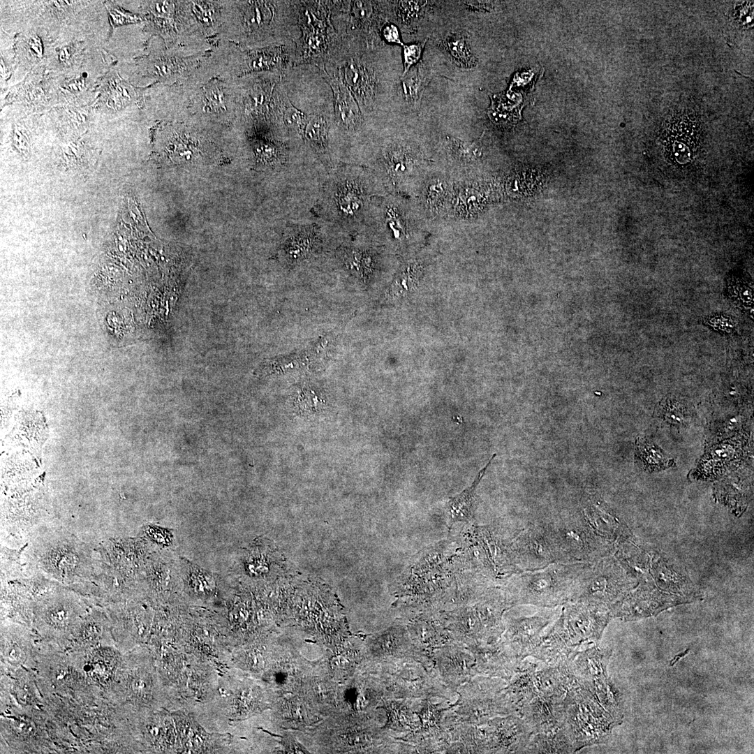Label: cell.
I'll return each instance as SVG.
<instances>
[{
  "mask_svg": "<svg viewBox=\"0 0 754 754\" xmlns=\"http://www.w3.org/2000/svg\"><path fill=\"white\" fill-rule=\"evenodd\" d=\"M572 753L575 750L564 723L554 732L533 733L524 751V753Z\"/></svg>",
  "mask_w": 754,
  "mask_h": 754,
  "instance_id": "ac0fdd59",
  "label": "cell"
},
{
  "mask_svg": "<svg viewBox=\"0 0 754 754\" xmlns=\"http://www.w3.org/2000/svg\"><path fill=\"white\" fill-rule=\"evenodd\" d=\"M496 454H494L487 464L478 472L472 484L457 495L450 498L445 504V511L448 527L456 522L470 523L474 519V503L478 485Z\"/></svg>",
  "mask_w": 754,
  "mask_h": 754,
  "instance_id": "2e32d148",
  "label": "cell"
},
{
  "mask_svg": "<svg viewBox=\"0 0 754 754\" xmlns=\"http://www.w3.org/2000/svg\"><path fill=\"white\" fill-rule=\"evenodd\" d=\"M135 687L138 689H142L145 687L144 681L139 680L135 682Z\"/></svg>",
  "mask_w": 754,
  "mask_h": 754,
  "instance_id": "d590c367",
  "label": "cell"
},
{
  "mask_svg": "<svg viewBox=\"0 0 754 754\" xmlns=\"http://www.w3.org/2000/svg\"><path fill=\"white\" fill-rule=\"evenodd\" d=\"M383 184L360 165L339 163L323 177L312 212L350 236L364 228Z\"/></svg>",
  "mask_w": 754,
  "mask_h": 754,
  "instance_id": "6da1fadb",
  "label": "cell"
},
{
  "mask_svg": "<svg viewBox=\"0 0 754 754\" xmlns=\"http://www.w3.org/2000/svg\"><path fill=\"white\" fill-rule=\"evenodd\" d=\"M512 549L521 572L537 570L552 563H563L544 528L533 526L522 531L512 539Z\"/></svg>",
  "mask_w": 754,
  "mask_h": 754,
  "instance_id": "30bf717a",
  "label": "cell"
},
{
  "mask_svg": "<svg viewBox=\"0 0 754 754\" xmlns=\"http://www.w3.org/2000/svg\"><path fill=\"white\" fill-rule=\"evenodd\" d=\"M586 563H556L512 575L505 591L510 605L552 608L571 602L575 579Z\"/></svg>",
  "mask_w": 754,
  "mask_h": 754,
  "instance_id": "3957f363",
  "label": "cell"
},
{
  "mask_svg": "<svg viewBox=\"0 0 754 754\" xmlns=\"http://www.w3.org/2000/svg\"><path fill=\"white\" fill-rule=\"evenodd\" d=\"M426 1H397L398 17L404 22H408L418 15L421 9L427 4Z\"/></svg>",
  "mask_w": 754,
  "mask_h": 754,
  "instance_id": "f1b7e54d",
  "label": "cell"
},
{
  "mask_svg": "<svg viewBox=\"0 0 754 754\" xmlns=\"http://www.w3.org/2000/svg\"><path fill=\"white\" fill-rule=\"evenodd\" d=\"M309 120L304 133L306 147L327 170L337 163L330 148V132L334 114L333 101L308 114Z\"/></svg>",
  "mask_w": 754,
  "mask_h": 754,
  "instance_id": "7c38bea8",
  "label": "cell"
},
{
  "mask_svg": "<svg viewBox=\"0 0 754 754\" xmlns=\"http://www.w3.org/2000/svg\"><path fill=\"white\" fill-rule=\"evenodd\" d=\"M450 147L452 153L462 160H473L481 155V147L479 142L469 143L451 138L450 140Z\"/></svg>",
  "mask_w": 754,
  "mask_h": 754,
  "instance_id": "484cf974",
  "label": "cell"
},
{
  "mask_svg": "<svg viewBox=\"0 0 754 754\" xmlns=\"http://www.w3.org/2000/svg\"><path fill=\"white\" fill-rule=\"evenodd\" d=\"M610 651L597 646L579 651L569 666L572 674L590 691L593 685L607 679Z\"/></svg>",
  "mask_w": 754,
  "mask_h": 754,
  "instance_id": "9a60e30c",
  "label": "cell"
},
{
  "mask_svg": "<svg viewBox=\"0 0 754 754\" xmlns=\"http://www.w3.org/2000/svg\"><path fill=\"white\" fill-rule=\"evenodd\" d=\"M458 66L470 68L475 66L478 59L472 52L467 36L462 32L451 33L439 42Z\"/></svg>",
  "mask_w": 754,
  "mask_h": 754,
  "instance_id": "44dd1931",
  "label": "cell"
},
{
  "mask_svg": "<svg viewBox=\"0 0 754 754\" xmlns=\"http://www.w3.org/2000/svg\"><path fill=\"white\" fill-rule=\"evenodd\" d=\"M67 592L55 591L46 604L43 619L45 622L54 628L68 626L75 617L73 603Z\"/></svg>",
  "mask_w": 754,
  "mask_h": 754,
  "instance_id": "ffe728a7",
  "label": "cell"
},
{
  "mask_svg": "<svg viewBox=\"0 0 754 754\" xmlns=\"http://www.w3.org/2000/svg\"><path fill=\"white\" fill-rule=\"evenodd\" d=\"M464 3L471 10H487L492 7L491 4L487 1H464Z\"/></svg>",
  "mask_w": 754,
  "mask_h": 754,
  "instance_id": "e575fe53",
  "label": "cell"
},
{
  "mask_svg": "<svg viewBox=\"0 0 754 754\" xmlns=\"http://www.w3.org/2000/svg\"><path fill=\"white\" fill-rule=\"evenodd\" d=\"M27 561L36 574L57 584L80 586L100 570L101 559L72 534L61 528L34 532Z\"/></svg>",
  "mask_w": 754,
  "mask_h": 754,
  "instance_id": "7a4b0ae2",
  "label": "cell"
},
{
  "mask_svg": "<svg viewBox=\"0 0 754 754\" xmlns=\"http://www.w3.org/2000/svg\"><path fill=\"white\" fill-rule=\"evenodd\" d=\"M728 289L735 300H740L741 304L746 306L752 305L753 292L751 286L746 283V281L741 278L733 276L728 280Z\"/></svg>",
  "mask_w": 754,
  "mask_h": 754,
  "instance_id": "4316f807",
  "label": "cell"
},
{
  "mask_svg": "<svg viewBox=\"0 0 754 754\" xmlns=\"http://www.w3.org/2000/svg\"><path fill=\"white\" fill-rule=\"evenodd\" d=\"M579 508L582 519L596 535L612 534L615 523L596 495L588 492L583 494Z\"/></svg>",
  "mask_w": 754,
  "mask_h": 754,
  "instance_id": "d6986e66",
  "label": "cell"
},
{
  "mask_svg": "<svg viewBox=\"0 0 754 754\" xmlns=\"http://www.w3.org/2000/svg\"><path fill=\"white\" fill-rule=\"evenodd\" d=\"M702 124L692 114L680 113L671 117L664 127L663 145L667 158L673 163H690L697 153Z\"/></svg>",
  "mask_w": 754,
  "mask_h": 754,
  "instance_id": "ba28073f",
  "label": "cell"
},
{
  "mask_svg": "<svg viewBox=\"0 0 754 754\" xmlns=\"http://www.w3.org/2000/svg\"><path fill=\"white\" fill-rule=\"evenodd\" d=\"M332 1H297L299 38L295 42L294 67L322 68L339 51L341 39L331 20Z\"/></svg>",
  "mask_w": 754,
  "mask_h": 754,
  "instance_id": "277c9868",
  "label": "cell"
},
{
  "mask_svg": "<svg viewBox=\"0 0 754 754\" xmlns=\"http://www.w3.org/2000/svg\"><path fill=\"white\" fill-rule=\"evenodd\" d=\"M566 714L564 725L575 752L602 743L615 721L603 709L596 696L575 677L564 696Z\"/></svg>",
  "mask_w": 754,
  "mask_h": 754,
  "instance_id": "5b68a950",
  "label": "cell"
},
{
  "mask_svg": "<svg viewBox=\"0 0 754 754\" xmlns=\"http://www.w3.org/2000/svg\"><path fill=\"white\" fill-rule=\"evenodd\" d=\"M560 616L572 642L579 649L598 643L609 619L606 607L581 602L565 604Z\"/></svg>",
  "mask_w": 754,
  "mask_h": 754,
  "instance_id": "9c48e42d",
  "label": "cell"
},
{
  "mask_svg": "<svg viewBox=\"0 0 754 754\" xmlns=\"http://www.w3.org/2000/svg\"><path fill=\"white\" fill-rule=\"evenodd\" d=\"M308 120L309 114L297 108L288 98L283 114V123L291 140L304 142V133Z\"/></svg>",
  "mask_w": 754,
  "mask_h": 754,
  "instance_id": "d4e9b609",
  "label": "cell"
},
{
  "mask_svg": "<svg viewBox=\"0 0 754 754\" xmlns=\"http://www.w3.org/2000/svg\"><path fill=\"white\" fill-rule=\"evenodd\" d=\"M427 40V38L422 42L403 45L404 70L401 76L405 75L411 67L419 61Z\"/></svg>",
  "mask_w": 754,
  "mask_h": 754,
  "instance_id": "f546056e",
  "label": "cell"
},
{
  "mask_svg": "<svg viewBox=\"0 0 754 754\" xmlns=\"http://www.w3.org/2000/svg\"><path fill=\"white\" fill-rule=\"evenodd\" d=\"M552 614L534 615L514 619L509 622L507 638L510 649L523 660L529 656L545 628L550 623Z\"/></svg>",
  "mask_w": 754,
  "mask_h": 754,
  "instance_id": "5bb4252c",
  "label": "cell"
},
{
  "mask_svg": "<svg viewBox=\"0 0 754 754\" xmlns=\"http://www.w3.org/2000/svg\"><path fill=\"white\" fill-rule=\"evenodd\" d=\"M101 631V626L95 621L87 622L83 628V636L86 639H93L97 637Z\"/></svg>",
  "mask_w": 754,
  "mask_h": 754,
  "instance_id": "836d02e7",
  "label": "cell"
},
{
  "mask_svg": "<svg viewBox=\"0 0 754 754\" xmlns=\"http://www.w3.org/2000/svg\"><path fill=\"white\" fill-rule=\"evenodd\" d=\"M536 663L525 660L520 663L512 683L508 688L510 705L519 714L524 707L538 695L535 684Z\"/></svg>",
  "mask_w": 754,
  "mask_h": 754,
  "instance_id": "e0dca14e",
  "label": "cell"
},
{
  "mask_svg": "<svg viewBox=\"0 0 754 754\" xmlns=\"http://www.w3.org/2000/svg\"><path fill=\"white\" fill-rule=\"evenodd\" d=\"M663 406V417L667 422L676 425L684 424L687 415L681 404L678 401L667 399Z\"/></svg>",
  "mask_w": 754,
  "mask_h": 754,
  "instance_id": "83f0119b",
  "label": "cell"
},
{
  "mask_svg": "<svg viewBox=\"0 0 754 754\" xmlns=\"http://www.w3.org/2000/svg\"><path fill=\"white\" fill-rule=\"evenodd\" d=\"M421 268L416 263L406 265L394 278L387 294L391 299H398L412 292L417 286L421 276Z\"/></svg>",
  "mask_w": 754,
  "mask_h": 754,
  "instance_id": "cb8c5ba5",
  "label": "cell"
},
{
  "mask_svg": "<svg viewBox=\"0 0 754 754\" xmlns=\"http://www.w3.org/2000/svg\"><path fill=\"white\" fill-rule=\"evenodd\" d=\"M428 82V75L422 64H418L401 76L403 93L406 101L415 108L420 104L422 94Z\"/></svg>",
  "mask_w": 754,
  "mask_h": 754,
  "instance_id": "603a6c76",
  "label": "cell"
},
{
  "mask_svg": "<svg viewBox=\"0 0 754 754\" xmlns=\"http://www.w3.org/2000/svg\"><path fill=\"white\" fill-rule=\"evenodd\" d=\"M734 17L737 22L744 27L751 26L753 21V2H744L734 10Z\"/></svg>",
  "mask_w": 754,
  "mask_h": 754,
  "instance_id": "4dcf8cb0",
  "label": "cell"
},
{
  "mask_svg": "<svg viewBox=\"0 0 754 754\" xmlns=\"http://www.w3.org/2000/svg\"><path fill=\"white\" fill-rule=\"evenodd\" d=\"M384 40L387 43H397L403 46L398 28L392 24L383 26L380 32Z\"/></svg>",
  "mask_w": 754,
  "mask_h": 754,
  "instance_id": "1f68e13d",
  "label": "cell"
},
{
  "mask_svg": "<svg viewBox=\"0 0 754 754\" xmlns=\"http://www.w3.org/2000/svg\"><path fill=\"white\" fill-rule=\"evenodd\" d=\"M636 457L641 465L649 471L671 466L673 459L653 443L640 438L637 441Z\"/></svg>",
  "mask_w": 754,
  "mask_h": 754,
  "instance_id": "7402d4cb",
  "label": "cell"
},
{
  "mask_svg": "<svg viewBox=\"0 0 754 754\" xmlns=\"http://www.w3.org/2000/svg\"><path fill=\"white\" fill-rule=\"evenodd\" d=\"M543 528L563 563L593 562L599 553L596 534L582 519Z\"/></svg>",
  "mask_w": 754,
  "mask_h": 754,
  "instance_id": "52a82bcc",
  "label": "cell"
},
{
  "mask_svg": "<svg viewBox=\"0 0 754 754\" xmlns=\"http://www.w3.org/2000/svg\"><path fill=\"white\" fill-rule=\"evenodd\" d=\"M379 1H332V23L342 40L369 46L382 30L383 10Z\"/></svg>",
  "mask_w": 754,
  "mask_h": 754,
  "instance_id": "8992f818",
  "label": "cell"
},
{
  "mask_svg": "<svg viewBox=\"0 0 754 754\" xmlns=\"http://www.w3.org/2000/svg\"><path fill=\"white\" fill-rule=\"evenodd\" d=\"M566 714L564 697L542 695L535 697L519 714L533 733L557 730L563 725Z\"/></svg>",
  "mask_w": 754,
  "mask_h": 754,
  "instance_id": "4fadbf2b",
  "label": "cell"
},
{
  "mask_svg": "<svg viewBox=\"0 0 754 754\" xmlns=\"http://www.w3.org/2000/svg\"><path fill=\"white\" fill-rule=\"evenodd\" d=\"M580 649L571 641L559 617L542 633L529 656L542 661L549 667H569Z\"/></svg>",
  "mask_w": 754,
  "mask_h": 754,
  "instance_id": "8fae6325",
  "label": "cell"
},
{
  "mask_svg": "<svg viewBox=\"0 0 754 754\" xmlns=\"http://www.w3.org/2000/svg\"><path fill=\"white\" fill-rule=\"evenodd\" d=\"M205 98L211 107L216 108L223 106V96L221 89L217 87L209 88L205 94Z\"/></svg>",
  "mask_w": 754,
  "mask_h": 754,
  "instance_id": "d6a6232c",
  "label": "cell"
}]
</instances>
